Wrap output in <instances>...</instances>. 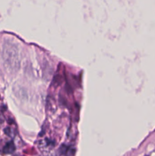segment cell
Wrapping results in <instances>:
<instances>
[{"instance_id":"cell-1","label":"cell","mask_w":155,"mask_h":156,"mask_svg":"<svg viewBox=\"0 0 155 156\" xmlns=\"http://www.w3.org/2000/svg\"><path fill=\"white\" fill-rule=\"evenodd\" d=\"M3 59L5 66L12 71H15L19 66L18 51L12 42H5L3 45Z\"/></svg>"},{"instance_id":"cell-2","label":"cell","mask_w":155,"mask_h":156,"mask_svg":"<svg viewBox=\"0 0 155 156\" xmlns=\"http://www.w3.org/2000/svg\"><path fill=\"white\" fill-rule=\"evenodd\" d=\"M15 147L14 143H12V142H9V143H8L5 146L4 149H3V152L5 154H10L12 153V152L15 151Z\"/></svg>"}]
</instances>
